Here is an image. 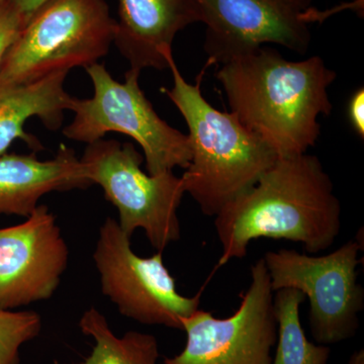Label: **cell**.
Returning <instances> with one entry per match:
<instances>
[{
    "instance_id": "cell-1",
    "label": "cell",
    "mask_w": 364,
    "mask_h": 364,
    "mask_svg": "<svg viewBox=\"0 0 364 364\" xmlns=\"http://www.w3.org/2000/svg\"><path fill=\"white\" fill-rule=\"evenodd\" d=\"M222 246L218 267L242 259L260 238L301 244L308 254L331 247L341 229V205L322 163L313 155L279 158L215 215Z\"/></svg>"
},
{
    "instance_id": "cell-2",
    "label": "cell",
    "mask_w": 364,
    "mask_h": 364,
    "mask_svg": "<svg viewBox=\"0 0 364 364\" xmlns=\"http://www.w3.org/2000/svg\"><path fill=\"white\" fill-rule=\"evenodd\" d=\"M232 114L279 158L315 146L320 116L332 112L328 88L337 77L318 56L289 61L260 46L223 64L215 75Z\"/></svg>"
},
{
    "instance_id": "cell-3",
    "label": "cell",
    "mask_w": 364,
    "mask_h": 364,
    "mask_svg": "<svg viewBox=\"0 0 364 364\" xmlns=\"http://www.w3.org/2000/svg\"><path fill=\"white\" fill-rule=\"evenodd\" d=\"M162 56L171 71L173 86L160 90L188 127L191 160L181 177L184 193L193 198L203 214L215 217L253 186L279 157L234 114L218 111L203 97L200 86L205 68L212 65L208 60L196 85H191L179 71L173 52H164Z\"/></svg>"
},
{
    "instance_id": "cell-4",
    "label": "cell",
    "mask_w": 364,
    "mask_h": 364,
    "mask_svg": "<svg viewBox=\"0 0 364 364\" xmlns=\"http://www.w3.org/2000/svg\"><path fill=\"white\" fill-rule=\"evenodd\" d=\"M116 26L105 0H47L7 51L0 85L98 63L114 44Z\"/></svg>"
},
{
    "instance_id": "cell-5",
    "label": "cell",
    "mask_w": 364,
    "mask_h": 364,
    "mask_svg": "<svg viewBox=\"0 0 364 364\" xmlns=\"http://www.w3.org/2000/svg\"><path fill=\"white\" fill-rule=\"evenodd\" d=\"M95 95L87 100L72 97L68 111L74 117L63 130L69 140L97 142L107 133L131 136L143 150L150 176L186 169L191 160L189 138L158 116L139 85L141 72L129 69L124 82L112 78L104 64L86 67Z\"/></svg>"
},
{
    "instance_id": "cell-6",
    "label": "cell",
    "mask_w": 364,
    "mask_h": 364,
    "mask_svg": "<svg viewBox=\"0 0 364 364\" xmlns=\"http://www.w3.org/2000/svg\"><path fill=\"white\" fill-rule=\"evenodd\" d=\"M80 161L87 178L119 210V225L127 236L142 229L158 252L181 239L177 210L186 195L181 177L173 172L146 173L141 168L144 155L134 144L116 140L90 144Z\"/></svg>"
},
{
    "instance_id": "cell-7",
    "label": "cell",
    "mask_w": 364,
    "mask_h": 364,
    "mask_svg": "<svg viewBox=\"0 0 364 364\" xmlns=\"http://www.w3.org/2000/svg\"><path fill=\"white\" fill-rule=\"evenodd\" d=\"M360 250V241L350 240L326 255L282 248L263 256L273 293L298 289L310 301L309 323L317 344L340 343L358 332L364 308L358 273Z\"/></svg>"
},
{
    "instance_id": "cell-8",
    "label": "cell",
    "mask_w": 364,
    "mask_h": 364,
    "mask_svg": "<svg viewBox=\"0 0 364 364\" xmlns=\"http://www.w3.org/2000/svg\"><path fill=\"white\" fill-rule=\"evenodd\" d=\"M93 260L102 294L119 312L144 325L182 330L183 318L200 309V294L184 296L163 262L162 252L141 257L119 222L107 217L100 228Z\"/></svg>"
},
{
    "instance_id": "cell-9",
    "label": "cell",
    "mask_w": 364,
    "mask_h": 364,
    "mask_svg": "<svg viewBox=\"0 0 364 364\" xmlns=\"http://www.w3.org/2000/svg\"><path fill=\"white\" fill-rule=\"evenodd\" d=\"M264 259L251 267V284L230 317L218 318L198 309L183 318L186 344L164 364H272L277 322Z\"/></svg>"
},
{
    "instance_id": "cell-10",
    "label": "cell",
    "mask_w": 364,
    "mask_h": 364,
    "mask_svg": "<svg viewBox=\"0 0 364 364\" xmlns=\"http://www.w3.org/2000/svg\"><path fill=\"white\" fill-rule=\"evenodd\" d=\"M205 25V51L213 64L265 44L306 54L312 33L301 14L313 0H196Z\"/></svg>"
},
{
    "instance_id": "cell-11",
    "label": "cell",
    "mask_w": 364,
    "mask_h": 364,
    "mask_svg": "<svg viewBox=\"0 0 364 364\" xmlns=\"http://www.w3.org/2000/svg\"><path fill=\"white\" fill-rule=\"evenodd\" d=\"M26 219L0 229V310L52 298L68 267V245L50 208L39 205Z\"/></svg>"
},
{
    "instance_id": "cell-12",
    "label": "cell",
    "mask_w": 364,
    "mask_h": 364,
    "mask_svg": "<svg viewBox=\"0 0 364 364\" xmlns=\"http://www.w3.org/2000/svg\"><path fill=\"white\" fill-rule=\"evenodd\" d=\"M200 23L196 0H119L114 44L133 70L168 68L163 53L172 51L177 33Z\"/></svg>"
},
{
    "instance_id": "cell-13",
    "label": "cell",
    "mask_w": 364,
    "mask_h": 364,
    "mask_svg": "<svg viewBox=\"0 0 364 364\" xmlns=\"http://www.w3.org/2000/svg\"><path fill=\"white\" fill-rule=\"evenodd\" d=\"M92 186L80 159L63 144L56 156L46 161L35 152L0 156V215L28 218L48 193Z\"/></svg>"
},
{
    "instance_id": "cell-14",
    "label": "cell",
    "mask_w": 364,
    "mask_h": 364,
    "mask_svg": "<svg viewBox=\"0 0 364 364\" xmlns=\"http://www.w3.org/2000/svg\"><path fill=\"white\" fill-rule=\"evenodd\" d=\"M70 71L59 70L30 82L0 85V156L16 140L23 141L33 152L44 150L37 136L25 131L31 117H38L50 131L63 123L72 97L64 88Z\"/></svg>"
},
{
    "instance_id": "cell-15",
    "label": "cell",
    "mask_w": 364,
    "mask_h": 364,
    "mask_svg": "<svg viewBox=\"0 0 364 364\" xmlns=\"http://www.w3.org/2000/svg\"><path fill=\"white\" fill-rule=\"evenodd\" d=\"M78 325L81 332L95 340V344L87 358L71 364H158L159 346L153 335L129 331L117 337L95 306L83 313Z\"/></svg>"
},
{
    "instance_id": "cell-16",
    "label": "cell",
    "mask_w": 364,
    "mask_h": 364,
    "mask_svg": "<svg viewBox=\"0 0 364 364\" xmlns=\"http://www.w3.org/2000/svg\"><path fill=\"white\" fill-rule=\"evenodd\" d=\"M306 296L298 289H282L273 296L277 322V349L272 364H327L331 349L306 338L299 318Z\"/></svg>"
},
{
    "instance_id": "cell-17",
    "label": "cell",
    "mask_w": 364,
    "mask_h": 364,
    "mask_svg": "<svg viewBox=\"0 0 364 364\" xmlns=\"http://www.w3.org/2000/svg\"><path fill=\"white\" fill-rule=\"evenodd\" d=\"M42 324L33 311L0 310V364H20L21 346L39 336Z\"/></svg>"
},
{
    "instance_id": "cell-18",
    "label": "cell",
    "mask_w": 364,
    "mask_h": 364,
    "mask_svg": "<svg viewBox=\"0 0 364 364\" xmlns=\"http://www.w3.org/2000/svg\"><path fill=\"white\" fill-rule=\"evenodd\" d=\"M26 21L25 16L7 0L0 4V65Z\"/></svg>"
},
{
    "instance_id": "cell-19",
    "label": "cell",
    "mask_w": 364,
    "mask_h": 364,
    "mask_svg": "<svg viewBox=\"0 0 364 364\" xmlns=\"http://www.w3.org/2000/svg\"><path fill=\"white\" fill-rule=\"evenodd\" d=\"M348 119L352 128L361 139L364 138V90L358 88L348 102Z\"/></svg>"
},
{
    "instance_id": "cell-20",
    "label": "cell",
    "mask_w": 364,
    "mask_h": 364,
    "mask_svg": "<svg viewBox=\"0 0 364 364\" xmlns=\"http://www.w3.org/2000/svg\"><path fill=\"white\" fill-rule=\"evenodd\" d=\"M11 6L16 7L18 11L26 18V21L32 16L42 4L47 0H7Z\"/></svg>"
},
{
    "instance_id": "cell-21",
    "label": "cell",
    "mask_w": 364,
    "mask_h": 364,
    "mask_svg": "<svg viewBox=\"0 0 364 364\" xmlns=\"http://www.w3.org/2000/svg\"><path fill=\"white\" fill-rule=\"evenodd\" d=\"M347 364H364V350L359 349L356 350L349 358L348 363Z\"/></svg>"
},
{
    "instance_id": "cell-22",
    "label": "cell",
    "mask_w": 364,
    "mask_h": 364,
    "mask_svg": "<svg viewBox=\"0 0 364 364\" xmlns=\"http://www.w3.org/2000/svg\"><path fill=\"white\" fill-rule=\"evenodd\" d=\"M6 1V0H0V4H2V2Z\"/></svg>"
}]
</instances>
